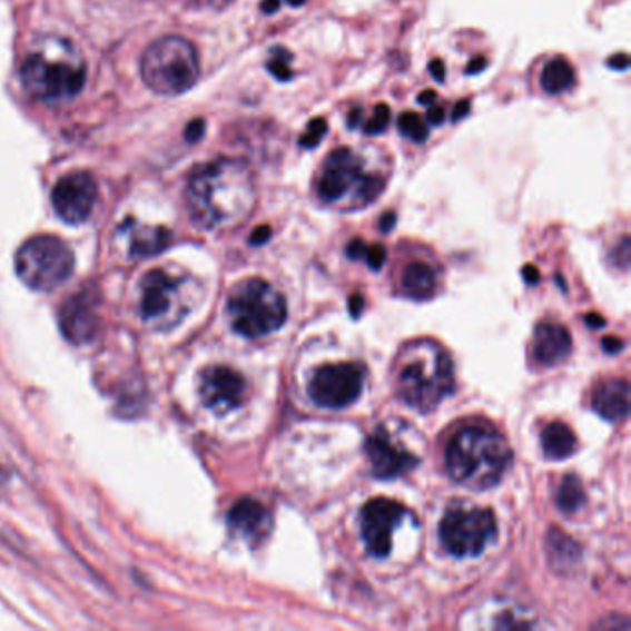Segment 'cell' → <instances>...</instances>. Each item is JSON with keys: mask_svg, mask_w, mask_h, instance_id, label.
I'll return each mask as SVG.
<instances>
[{"mask_svg": "<svg viewBox=\"0 0 631 631\" xmlns=\"http://www.w3.org/2000/svg\"><path fill=\"white\" fill-rule=\"evenodd\" d=\"M365 368L359 363H329L309 382V396L321 407L343 410L362 395Z\"/></svg>", "mask_w": 631, "mask_h": 631, "instance_id": "obj_11", "label": "cell"}, {"mask_svg": "<svg viewBox=\"0 0 631 631\" xmlns=\"http://www.w3.org/2000/svg\"><path fill=\"white\" fill-rule=\"evenodd\" d=\"M186 203L191 219L204 230L241 225L256 204L253 170L241 159L209 161L187 181Z\"/></svg>", "mask_w": 631, "mask_h": 631, "instance_id": "obj_1", "label": "cell"}, {"mask_svg": "<svg viewBox=\"0 0 631 631\" xmlns=\"http://www.w3.org/2000/svg\"><path fill=\"white\" fill-rule=\"evenodd\" d=\"M402 287L415 300H428L437 292V275L430 265L423 262H413L407 265L402 276Z\"/></svg>", "mask_w": 631, "mask_h": 631, "instance_id": "obj_21", "label": "cell"}, {"mask_svg": "<svg viewBox=\"0 0 631 631\" xmlns=\"http://www.w3.org/2000/svg\"><path fill=\"white\" fill-rule=\"evenodd\" d=\"M398 130L406 138L413 139L415 144H424L428 139V127H426L423 117L415 111H406L398 117Z\"/></svg>", "mask_w": 631, "mask_h": 631, "instance_id": "obj_26", "label": "cell"}, {"mask_svg": "<svg viewBox=\"0 0 631 631\" xmlns=\"http://www.w3.org/2000/svg\"><path fill=\"white\" fill-rule=\"evenodd\" d=\"M197 4L206 6V8H214V10H220L225 6L230 4L231 0H195Z\"/></svg>", "mask_w": 631, "mask_h": 631, "instance_id": "obj_43", "label": "cell"}, {"mask_svg": "<svg viewBox=\"0 0 631 631\" xmlns=\"http://www.w3.org/2000/svg\"><path fill=\"white\" fill-rule=\"evenodd\" d=\"M593 407L611 423H621L630 412V385L627 379H610L594 391Z\"/></svg>", "mask_w": 631, "mask_h": 631, "instance_id": "obj_19", "label": "cell"}, {"mask_svg": "<svg viewBox=\"0 0 631 631\" xmlns=\"http://www.w3.org/2000/svg\"><path fill=\"white\" fill-rule=\"evenodd\" d=\"M16 270L36 292H55L75 270V254L55 236L28 239L16 256Z\"/></svg>", "mask_w": 631, "mask_h": 631, "instance_id": "obj_8", "label": "cell"}, {"mask_svg": "<svg viewBox=\"0 0 631 631\" xmlns=\"http://www.w3.org/2000/svg\"><path fill=\"white\" fill-rule=\"evenodd\" d=\"M204 130H206V122L203 119H195V121L186 128V138L189 141H198V139L203 138Z\"/></svg>", "mask_w": 631, "mask_h": 631, "instance_id": "obj_31", "label": "cell"}, {"mask_svg": "<svg viewBox=\"0 0 631 631\" xmlns=\"http://www.w3.org/2000/svg\"><path fill=\"white\" fill-rule=\"evenodd\" d=\"M522 275H524V280L530 282V284H535V282L539 280L538 269H535L533 265H528V267H524Z\"/></svg>", "mask_w": 631, "mask_h": 631, "instance_id": "obj_44", "label": "cell"}, {"mask_svg": "<svg viewBox=\"0 0 631 631\" xmlns=\"http://www.w3.org/2000/svg\"><path fill=\"white\" fill-rule=\"evenodd\" d=\"M555 502L566 515H572V513L582 510L583 504H585V491H583L582 483L576 476H565L561 480L558 494H555Z\"/></svg>", "mask_w": 631, "mask_h": 631, "instance_id": "obj_24", "label": "cell"}, {"mask_svg": "<svg viewBox=\"0 0 631 631\" xmlns=\"http://www.w3.org/2000/svg\"><path fill=\"white\" fill-rule=\"evenodd\" d=\"M454 391V367L445 348L428 339L407 345L398 357L396 393L407 406L428 413Z\"/></svg>", "mask_w": 631, "mask_h": 631, "instance_id": "obj_2", "label": "cell"}, {"mask_svg": "<svg viewBox=\"0 0 631 631\" xmlns=\"http://www.w3.org/2000/svg\"><path fill=\"white\" fill-rule=\"evenodd\" d=\"M549 552L552 563L558 561V566H571L580 558V549L571 538L560 530H552L549 535Z\"/></svg>", "mask_w": 631, "mask_h": 631, "instance_id": "obj_25", "label": "cell"}, {"mask_svg": "<svg viewBox=\"0 0 631 631\" xmlns=\"http://www.w3.org/2000/svg\"><path fill=\"white\" fill-rule=\"evenodd\" d=\"M407 515L406 507L396 500L373 499L363 505L362 535L368 552L376 558H387L393 546V533Z\"/></svg>", "mask_w": 631, "mask_h": 631, "instance_id": "obj_12", "label": "cell"}, {"mask_svg": "<svg viewBox=\"0 0 631 631\" xmlns=\"http://www.w3.org/2000/svg\"><path fill=\"white\" fill-rule=\"evenodd\" d=\"M352 304H354V315H356V317H357V309H359V306H362V298L354 297V300H352Z\"/></svg>", "mask_w": 631, "mask_h": 631, "instance_id": "obj_47", "label": "cell"}, {"mask_svg": "<svg viewBox=\"0 0 631 631\" xmlns=\"http://www.w3.org/2000/svg\"><path fill=\"white\" fill-rule=\"evenodd\" d=\"M435 99H437V95H435L434 89H426V91H423V93L417 97L418 105L421 106H432Z\"/></svg>", "mask_w": 631, "mask_h": 631, "instance_id": "obj_40", "label": "cell"}, {"mask_svg": "<svg viewBox=\"0 0 631 631\" xmlns=\"http://www.w3.org/2000/svg\"><path fill=\"white\" fill-rule=\"evenodd\" d=\"M485 67H487V60H485L483 56H476L473 61H469L465 72H467V75H477V72H482Z\"/></svg>", "mask_w": 631, "mask_h": 631, "instance_id": "obj_38", "label": "cell"}, {"mask_svg": "<svg viewBox=\"0 0 631 631\" xmlns=\"http://www.w3.org/2000/svg\"><path fill=\"white\" fill-rule=\"evenodd\" d=\"M200 61L191 41L180 36H165L150 45L141 58V77L155 93H186L197 83Z\"/></svg>", "mask_w": 631, "mask_h": 631, "instance_id": "obj_6", "label": "cell"}, {"mask_svg": "<svg viewBox=\"0 0 631 631\" xmlns=\"http://www.w3.org/2000/svg\"><path fill=\"white\" fill-rule=\"evenodd\" d=\"M585 323L593 328H600V326H604V318L599 317V315H589V317H585Z\"/></svg>", "mask_w": 631, "mask_h": 631, "instance_id": "obj_46", "label": "cell"}, {"mask_svg": "<svg viewBox=\"0 0 631 631\" xmlns=\"http://www.w3.org/2000/svg\"><path fill=\"white\" fill-rule=\"evenodd\" d=\"M365 253H367V245H365L362 239H354V241L346 247V254H348V258L352 259H363L365 258Z\"/></svg>", "mask_w": 631, "mask_h": 631, "instance_id": "obj_32", "label": "cell"}, {"mask_svg": "<svg viewBox=\"0 0 631 631\" xmlns=\"http://www.w3.org/2000/svg\"><path fill=\"white\" fill-rule=\"evenodd\" d=\"M428 122L432 125H441V122L445 121V110L440 108V106H430L428 116H426Z\"/></svg>", "mask_w": 631, "mask_h": 631, "instance_id": "obj_37", "label": "cell"}, {"mask_svg": "<svg viewBox=\"0 0 631 631\" xmlns=\"http://www.w3.org/2000/svg\"><path fill=\"white\" fill-rule=\"evenodd\" d=\"M200 398L209 410L219 415L237 410L245 401L247 384L241 374L225 365H215L204 371L200 376Z\"/></svg>", "mask_w": 631, "mask_h": 631, "instance_id": "obj_14", "label": "cell"}, {"mask_svg": "<svg viewBox=\"0 0 631 631\" xmlns=\"http://www.w3.org/2000/svg\"><path fill=\"white\" fill-rule=\"evenodd\" d=\"M306 0H287V4L295 6V8H300Z\"/></svg>", "mask_w": 631, "mask_h": 631, "instance_id": "obj_48", "label": "cell"}, {"mask_svg": "<svg viewBox=\"0 0 631 631\" xmlns=\"http://www.w3.org/2000/svg\"><path fill=\"white\" fill-rule=\"evenodd\" d=\"M191 282L164 269L150 270L141 282V315L145 323L165 329L175 326L191 309Z\"/></svg>", "mask_w": 631, "mask_h": 631, "instance_id": "obj_9", "label": "cell"}, {"mask_svg": "<svg viewBox=\"0 0 631 631\" xmlns=\"http://www.w3.org/2000/svg\"><path fill=\"white\" fill-rule=\"evenodd\" d=\"M430 72H432V77H434L437 82H445L446 67L443 60H432V63H430Z\"/></svg>", "mask_w": 631, "mask_h": 631, "instance_id": "obj_36", "label": "cell"}, {"mask_svg": "<svg viewBox=\"0 0 631 631\" xmlns=\"http://www.w3.org/2000/svg\"><path fill=\"white\" fill-rule=\"evenodd\" d=\"M396 223V215L393 211H387V214L379 219V230L384 231V234H390L393 230V226Z\"/></svg>", "mask_w": 631, "mask_h": 631, "instance_id": "obj_39", "label": "cell"}, {"mask_svg": "<svg viewBox=\"0 0 631 631\" xmlns=\"http://www.w3.org/2000/svg\"><path fill=\"white\" fill-rule=\"evenodd\" d=\"M576 72L566 58H554L544 66L541 75V88L549 95L565 93L566 89L574 88Z\"/></svg>", "mask_w": 631, "mask_h": 631, "instance_id": "obj_23", "label": "cell"}, {"mask_svg": "<svg viewBox=\"0 0 631 631\" xmlns=\"http://www.w3.org/2000/svg\"><path fill=\"white\" fill-rule=\"evenodd\" d=\"M228 315L237 334L256 339L273 334L286 323L287 304L269 282L250 278L234 287Z\"/></svg>", "mask_w": 631, "mask_h": 631, "instance_id": "obj_7", "label": "cell"}, {"mask_svg": "<svg viewBox=\"0 0 631 631\" xmlns=\"http://www.w3.org/2000/svg\"><path fill=\"white\" fill-rule=\"evenodd\" d=\"M362 108H354V110H351V114H348V117H346V125H348V128H357V125L362 121Z\"/></svg>", "mask_w": 631, "mask_h": 631, "instance_id": "obj_41", "label": "cell"}, {"mask_svg": "<svg viewBox=\"0 0 631 631\" xmlns=\"http://www.w3.org/2000/svg\"><path fill=\"white\" fill-rule=\"evenodd\" d=\"M228 526L231 532L245 539L247 543H264L273 530V516L258 500L241 499L231 505L228 513Z\"/></svg>", "mask_w": 631, "mask_h": 631, "instance_id": "obj_17", "label": "cell"}, {"mask_svg": "<svg viewBox=\"0 0 631 631\" xmlns=\"http://www.w3.org/2000/svg\"><path fill=\"white\" fill-rule=\"evenodd\" d=\"M122 231L127 234L130 253L134 256H155L164 248L169 247L170 231L161 226H141L128 223L122 226Z\"/></svg>", "mask_w": 631, "mask_h": 631, "instance_id": "obj_20", "label": "cell"}, {"mask_svg": "<svg viewBox=\"0 0 631 631\" xmlns=\"http://www.w3.org/2000/svg\"><path fill=\"white\" fill-rule=\"evenodd\" d=\"M602 345H604L605 351L610 352V354H615V352L621 351L622 341L615 339V337H605V339L602 341Z\"/></svg>", "mask_w": 631, "mask_h": 631, "instance_id": "obj_42", "label": "cell"}, {"mask_svg": "<svg viewBox=\"0 0 631 631\" xmlns=\"http://www.w3.org/2000/svg\"><path fill=\"white\" fill-rule=\"evenodd\" d=\"M292 56L284 49L273 50V58H270L269 63H267V69H269L270 75L280 80V82H289L293 78L292 67L287 63Z\"/></svg>", "mask_w": 631, "mask_h": 631, "instance_id": "obj_28", "label": "cell"}, {"mask_svg": "<svg viewBox=\"0 0 631 631\" xmlns=\"http://www.w3.org/2000/svg\"><path fill=\"white\" fill-rule=\"evenodd\" d=\"M469 114H471V102H469V100H460V102L454 106V111H452V121H462Z\"/></svg>", "mask_w": 631, "mask_h": 631, "instance_id": "obj_35", "label": "cell"}, {"mask_svg": "<svg viewBox=\"0 0 631 631\" xmlns=\"http://www.w3.org/2000/svg\"><path fill=\"white\" fill-rule=\"evenodd\" d=\"M99 197V187L93 176L77 170L63 176L52 189V206L60 219L69 225H80L93 214L95 203Z\"/></svg>", "mask_w": 631, "mask_h": 631, "instance_id": "obj_13", "label": "cell"}, {"mask_svg": "<svg viewBox=\"0 0 631 631\" xmlns=\"http://www.w3.org/2000/svg\"><path fill=\"white\" fill-rule=\"evenodd\" d=\"M270 234H273L270 226H258V228L253 231L250 243H253V245H264V243L269 241Z\"/></svg>", "mask_w": 631, "mask_h": 631, "instance_id": "obj_34", "label": "cell"}, {"mask_svg": "<svg viewBox=\"0 0 631 631\" xmlns=\"http://www.w3.org/2000/svg\"><path fill=\"white\" fill-rule=\"evenodd\" d=\"M507 441L489 426H467L446 446V469L454 482L482 491L493 487L510 467Z\"/></svg>", "mask_w": 631, "mask_h": 631, "instance_id": "obj_4", "label": "cell"}, {"mask_svg": "<svg viewBox=\"0 0 631 631\" xmlns=\"http://www.w3.org/2000/svg\"><path fill=\"white\" fill-rule=\"evenodd\" d=\"M328 132V122L323 117H315L308 125V130L300 136L298 139V145L303 149H315L321 141H323L324 136Z\"/></svg>", "mask_w": 631, "mask_h": 631, "instance_id": "obj_27", "label": "cell"}, {"mask_svg": "<svg viewBox=\"0 0 631 631\" xmlns=\"http://www.w3.org/2000/svg\"><path fill=\"white\" fill-rule=\"evenodd\" d=\"M496 535L493 511L474 505H454L446 511L440 526L441 543L456 558H474L487 549Z\"/></svg>", "mask_w": 631, "mask_h": 631, "instance_id": "obj_10", "label": "cell"}, {"mask_svg": "<svg viewBox=\"0 0 631 631\" xmlns=\"http://www.w3.org/2000/svg\"><path fill=\"white\" fill-rule=\"evenodd\" d=\"M385 256V248L382 245H371L367 247V253H365V258L367 259L368 267L374 270L382 269V265H384Z\"/></svg>", "mask_w": 631, "mask_h": 631, "instance_id": "obj_30", "label": "cell"}, {"mask_svg": "<svg viewBox=\"0 0 631 631\" xmlns=\"http://www.w3.org/2000/svg\"><path fill=\"white\" fill-rule=\"evenodd\" d=\"M21 82L33 99L61 105L75 99L86 83V63L66 41L45 39L21 63Z\"/></svg>", "mask_w": 631, "mask_h": 631, "instance_id": "obj_3", "label": "cell"}, {"mask_svg": "<svg viewBox=\"0 0 631 631\" xmlns=\"http://www.w3.org/2000/svg\"><path fill=\"white\" fill-rule=\"evenodd\" d=\"M608 66L611 69H617V71H627L628 67H630V58L624 52H619V55L611 56L610 60H608Z\"/></svg>", "mask_w": 631, "mask_h": 631, "instance_id": "obj_33", "label": "cell"}, {"mask_svg": "<svg viewBox=\"0 0 631 631\" xmlns=\"http://www.w3.org/2000/svg\"><path fill=\"white\" fill-rule=\"evenodd\" d=\"M97 326H99V317L91 293L75 295L61 306L60 328L71 343L82 345L93 339Z\"/></svg>", "mask_w": 631, "mask_h": 631, "instance_id": "obj_16", "label": "cell"}, {"mask_svg": "<svg viewBox=\"0 0 631 631\" xmlns=\"http://www.w3.org/2000/svg\"><path fill=\"white\" fill-rule=\"evenodd\" d=\"M278 8H280V0H264V2H262V10H264V13H267V16L278 11Z\"/></svg>", "mask_w": 631, "mask_h": 631, "instance_id": "obj_45", "label": "cell"}, {"mask_svg": "<svg viewBox=\"0 0 631 631\" xmlns=\"http://www.w3.org/2000/svg\"><path fill=\"white\" fill-rule=\"evenodd\" d=\"M365 451L373 463L374 476L382 477V480L402 476L418 463V457L413 456L412 452L406 451L398 441L393 440L384 426H378L374 430V434L368 435Z\"/></svg>", "mask_w": 631, "mask_h": 631, "instance_id": "obj_15", "label": "cell"}, {"mask_svg": "<svg viewBox=\"0 0 631 631\" xmlns=\"http://www.w3.org/2000/svg\"><path fill=\"white\" fill-rule=\"evenodd\" d=\"M391 122V110L387 105H378L374 108V114L365 125V134L374 136V134H382L387 130Z\"/></svg>", "mask_w": 631, "mask_h": 631, "instance_id": "obj_29", "label": "cell"}, {"mask_svg": "<svg viewBox=\"0 0 631 631\" xmlns=\"http://www.w3.org/2000/svg\"><path fill=\"white\" fill-rule=\"evenodd\" d=\"M544 456L549 460H566L578 448L576 435L566 424L550 423L541 434Z\"/></svg>", "mask_w": 631, "mask_h": 631, "instance_id": "obj_22", "label": "cell"}, {"mask_svg": "<svg viewBox=\"0 0 631 631\" xmlns=\"http://www.w3.org/2000/svg\"><path fill=\"white\" fill-rule=\"evenodd\" d=\"M385 180L363 169V161L352 149L334 150L318 175L317 197L328 206L357 209L373 204L384 191Z\"/></svg>", "mask_w": 631, "mask_h": 631, "instance_id": "obj_5", "label": "cell"}, {"mask_svg": "<svg viewBox=\"0 0 631 631\" xmlns=\"http://www.w3.org/2000/svg\"><path fill=\"white\" fill-rule=\"evenodd\" d=\"M572 351L571 334L565 326L555 323L539 324L533 337V356L544 367L563 362Z\"/></svg>", "mask_w": 631, "mask_h": 631, "instance_id": "obj_18", "label": "cell"}]
</instances>
